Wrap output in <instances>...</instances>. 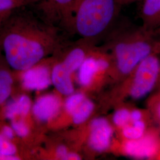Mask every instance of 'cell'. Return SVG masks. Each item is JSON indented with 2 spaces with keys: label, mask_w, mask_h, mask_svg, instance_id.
Segmentation results:
<instances>
[{
  "label": "cell",
  "mask_w": 160,
  "mask_h": 160,
  "mask_svg": "<svg viewBox=\"0 0 160 160\" xmlns=\"http://www.w3.org/2000/svg\"><path fill=\"white\" fill-rule=\"evenodd\" d=\"M71 74L63 63L56 65L52 71L51 81L58 91L63 95L69 96L74 92Z\"/></svg>",
  "instance_id": "obj_12"
},
{
  "label": "cell",
  "mask_w": 160,
  "mask_h": 160,
  "mask_svg": "<svg viewBox=\"0 0 160 160\" xmlns=\"http://www.w3.org/2000/svg\"><path fill=\"white\" fill-rule=\"evenodd\" d=\"M123 0H76L66 27L87 40L104 34L116 22Z\"/></svg>",
  "instance_id": "obj_3"
},
{
  "label": "cell",
  "mask_w": 160,
  "mask_h": 160,
  "mask_svg": "<svg viewBox=\"0 0 160 160\" xmlns=\"http://www.w3.org/2000/svg\"><path fill=\"white\" fill-rule=\"evenodd\" d=\"M1 42L8 63L25 71L34 67L55 45L48 26L33 12H18L0 25Z\"/></svg>",
  "instance_id": "obj_1"
},
{
  "label": "cell",
  "mask_w": 160,
  "mask_h": 160,
  "mask_svg": "<svg viewBox=\"0 0 160 160\" xmlns=\"http://www.w3.org/2000/svg\"><path fill=\"white\" fill-rule=\"evenodd\" d=\"M113 135V128L109 121L104 118H97L90 123L88 145L92 151L102 152L110 147Z\"/></svg>",
  "instance_id": "obj_7"
},
{
  "label": "cell",
  "mask_w": 160,
  "mask_h": 160,
  "mask_svg": "<svg viewBox=\"0 0 160 160\" xmlns=\"http://www.w3.org/2000/svg\"><path fill=\"white\" fill-rule=\"evenodd\" d=\"M61 107L59 98L55 95H45L39 98L33 107L34 116L40 121L46 122L57 115Z\"/></svg>",
  "instance_id": "obj_9"
},
{
  "label": "cell",
  "mask_w": 160,
  "mask_h": 160,
  "mask_svg": "<svg viewBox=\"0 0 160 160\" xmlns=\"http://www.w3.org/2000/svg\"><path fill=\"white\" fill-rule=\"evenodd\" d=\"M51 82V75L49 69L45 67H32L23 74V86L29 90H44L50 85Z\"/></svg>",
  "instance_id": "obj_10"
},
{
  "label": "cell",
  "mask_w": 160,
  "mask_h": 160,
  "mask_svg": "<svg viewBox=\"0 0 160 160\" xmlns=\"http://www.w3.org/2000/svg\"><path fill=\"white\" fill-rule=\"evenodd\" d=\"M3 138V137L1 135H0V141L2 139V138Z\"/></svg>",
  "instance_id": "obj_29"
},
{
  "label": "cell",
  "mask_w": 160,
  "mask_h": 160,
  "mask_svg": "<svg viewBox=\"0 0 160 160\" xmlns=\"http://www.w3.org/2000/svg\"><path fill=\"white\" fill-rule=\"evenodd\" d=\"M123 2L124 4L126 3L128 1H134V0H123Z\"/></svg>",
  "instance_id": "obj_28"
},
{
  "label": "cell",
  "mask_w": 160,
  "mask_h": 160,
  "mask_svg": "<svg viewBox=\"0 0 160 160\" xmlns=\"http://www.w3.org/2000/svg\"><path fill=\"white\" fill-rule=\"evenodd\" d=\"M94 109V104L92 100L86 98L72 114L73 122L76 125L84 123L90 117Z\"/></svg>",
  "instance_id": "obj_16"
},
{
  "label": "cell",
  "mask_w": 160,
  "mask_h": 160,
  "mask_svg": "<svg viewBox=\"0 0 160 160\" xmlns=\"http://www.w3.org/2000/svg\"><path fill=\"white\" fill-rule=\"evenodd\" d=\"M87 57V51L84 47H77L69 52L62 63L72 73L79 69Z\"/></svg>",
  "instance_id": "obj_14"
},
{
  "label": "cell",
  "mask_w": 160,
  "mask_h": 160,
  "mask_svg": "<svg viewBox=\"0 0 160 160\" xmlns=\"http://www.w3.org/2000/svg\"><path fill=\"white\" fill-rule=\"evenodd\" d=\"M12 128L14 133L20 137H25L29 134V128L23 120H12Z\"/></svg>",
  "instance_id": "obj_23"
},
{
  "label": "cell",
  "mask_w": 160,
  "mask_h": 160,
  "mask_svg": "<svg viewBox=\"0 0 160 160\" xmlns=\"http://www.w3.org/2000/svg\"><path fill=\"white\" fill-rule=\"evenodd\" d=\"M14 133H15L14 131L12 128L6 126L3 127V128L2 129V133L1 135L5 139H7L8 140H10L14 137Z\"/></svg>",
  "instance_id": "obj_24"
},
{
  "label": "cell",
  "mask_w": 160,
  "mask_h": 160,
  "mask_svg": "<svg viewBox=\"0 0 160 160\" xmlns=\"http://www.w3.org/2000/svg\"><path fill=\"white\" fill-rule=\"evenodd\" d=\"M148 107L151 115L156 122L160 124V92L150 98Z\"/></svg>",
  "instance_id": "obj_22"
},
{
  "label": "cell",
  "mask_w": 160,
  "mask_h": 160,
  "mask_svg": "<svg viewBox=\"0 0 160 160\" xmlns=\"http://www.w3.org/2000/svg\"><path fill=\"white\" fill-rule=\"evenodd\" d=\"M110 66L109 58L105 55L97 54L87 57L78 69V82L84 87L91 86L97 75L106 72Z\"/></svg>",
  "instance_id": "obj_8"
},
{
  "label": "cell",
  "mask_w": 160,
  "mask_h": 160,
  "mask_svg": "<svg viewBox=\"0 0 160 160\" xmlns=\"http://www.w3.org/2000/svg\"><path fill=\"white\" fill-rule=\"evenodd\" d=\"M157 86L159 87V91H158V92H160V77H159V79H158V84H157Z\"/></svg>",
  "instance_id": "obj_27"
},
{
  "label": "cell",
  "mask_w": 160,
  "mask_h": 160,
  "mask_svg": "<svg viewBox=\"0 0 160 160\" xmlns=\"http://www.w3.org/2000/svg\"><path fill=\"white\" fill-rule=\"evenodd\" d=\"M112 49L118 77L123 80L145 58L160 52V29L126 25L116 36Z\"/></svg>",
  "instance_id": "obj_2"
},
{
  "label": "cell",
  "mask_w": 160,
  "mask_h": 160,
  "mask_svg": "<svg viewBox=\"0 0 160 160\" xmlns=\"http://www.w3.org/2000/svg\"><path fill=\"white\" fill-rule=\"evenodd\" d=\"M17 149L16 147L10 141L3 137L0 141V157L6 160H16L14 157Z\"/></svg>",
  "instance_id": "obj_19"
},
{
  "label": "cell",
  "mask_w": 160,
  "mask_h": 160,
  "mask_svg": "<svg viewBox=\"0 0 160 160\" xmlns=\"http://www.w3.org/2000/svg\"><path fill=\"white\" fill-rule=\"evenodd\" d=\"M86 97L81 92L71 94L67 99L65 103V108L69 114H72Z\"/></svg>",
  "instance_id": "obj_20"
},
{
  "label": "cell",
  "mask_w": 160,
  "mask_h": 160,
  "mask_svg": "<svg viewBox=\"0 0 160 160\" xmlns=\"http://www.w3.org/2000/svg\"><path fill=\"white\" fill-rule=\"evenodd\" d=\"M123 154L137 159H152L160 154V138L151 129L142 137L134 140H123L121 147Z\"/></svg>",
  "instance_id": "obj_5"
},
{
  "label": "cell",
  "mask_w": 160,
  "mask_h": 160,
  "mask_svg": "<svg viewBox=\"0 0 160 160\" xmlns=\"http://www.w3.org/2000/svg\"><path fill=\"white\" fill-rule=\"evenodd\" d=\"M17 116L24 117L29 113L31 109V100L28 96H22L14 101Z\"/></svg>",
  "instance_id": "obj_21"
},
{
  "label": "cell",
  "mask_w": 160,
  "mask_h": 160,
  "mask_svg": "<svg viewBox=\"0 0 160 160\" xmlns=\"http://www.w3.org/2000/svg\"><path fill=\"white\" fill-rule=\"evenodd\" d=\"M38 0H0V25L12 12L24 6H30Z\"/></svg>",
  "instance_id": "obj_15"
},
{
  "label": "cell",
  "mask_w": 160,
  "mask_h": 160,
  "mask_svg": "<svg viewBox=\"0 0 160 160\" xmlns=\"http://www.w3.org/2000/svg\"><path fill=\"white\" fill-rule=\"evenodd\" d=\"M65 160H80V157L76 153H68Z\"/></svg>",
  "instance_id": "obj_26"
},
{
  "label": "cell",
  "mask_w": 160,
  "mask_h": 160,
  "mask_svg": "<svg viewBox=\"0 0 160 160\" xmlns=\"http://www.w3.org/2000/svg\"><path fill=\"white\" fill-rule=\"evenodd\" d=\"M160 74V52H155L123 80L122 97L138 100L145 97L157 86Z\"/></svg>",
  "instance_id": "obj_4"
},
{
  "label": "cell",
  "mask_w": 160,
  "mask_h": 160,
  "mask_svg": "<svg viewBox=\"0 0 160 160\" xmlns=\"http://www.w3.org/2000/svg\"><path fill=\"white\" fill-rule=\"evenodd\" d=\"M12 79L6 71H0V104L4 102L12 92Z\"/></svg>",
  "instance_id": "obj_18"
},
{
  "label": "cell",
  "mask_w": 160,
  "mask_h": 160,
  "mask_svg": "<svg viewBox=\"0 0 160 160\" xmlns=\"http://www.w3.org/2000/svg\"><path fill=\"white\" fill-rule=\"evenodd\" d=\"M76 0H38L30 6L40 17L53 26H67Z\"/></svg>",
  "instance_id": "obj_6"
},
{
  "label": "cell",
  "mask_w": 160,
  "mask_h": 160,
  "mask_svg": "<svg viewBox=\"0 0 160 160\" xmlns=\"http://www.w3.org/2000/svg\"><path fill=\"white\" fill-rule=\"evenodd\" d=\"M141 18L143 28L150 30L160 29V0H143Z\"/></svg>",
  "instance_id": "obj_11"
},
{
  "label": "cell",
  "mask_w": 160,
  "mask_h": 160,
  "mask_svg": "<svg viewBox=\"0 0 160 160\" xmlns=\"http://www.w3.org/2000/svg\"><path fill=\"white\" fill-rule=\"evenodd\" d=\"M132 106H121L117 109L112 117V121L114 126L119 129L128 125L131 122V110Z\"/></svg>",
  "instance_id": "obj_17"
},
{
  "label": "cell",
  "mask_w": 160,
  "mask_h": 160,
  "mask_svg": "<svg viewBox=\"0 0 160 160\" xmlns=\"http://www.w3.org/2000/svg\"><path fill=\"white\" fill-rule=\"evenodd\" d=\"M68 151L64 146H60L57 150V155L58 158L62 160H65L66 157L68 154Z\"/></svg>",
  "instance_id": "obj_25"
},
{
  "label": "cell",
  "mask_w": 160,
  "mask_h": 160,
  "mask_svg": "<svg viewBox=\"0 0 160 160\" xmlns=\"http://www.w3.org/2000/svg\"><path fill=\"white\" fill-rule=\"evenodd\" d=\"M157 159H159V160H160V154H159V155L157 157Z\"/></svg>",
  "instance_id": "obj_30"
},
{
  "label": "cell",
  "mask_w": 160,
  "mask_h": 160,
  "mask_svg": "<svg viewBox=\"0 0 160 160\" xmlns=\"http://www.w3.org/2000/svg\"><path fill=\"white\" fill-rule=\"evenodd\" d=\"M148 120H138L131 122L120 129L123 140H134L142 137L148 131Z\"/></svg>",
  "instance_id": "obj_13"
}]
</instances>
